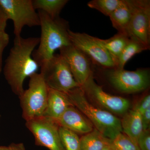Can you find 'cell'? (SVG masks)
<instances>
[{"instance_id": "16", "label": "cell", "mask_w": 150, "mask_h": 150, "mask_svg": "<svg viewBox=\"0 0 150 150\" xmlns=\"http://www.w3.org/2000/svg\"><path fill=\"white\" fill-rule=\"evenodd\" d=\"M132 13L131 0H122L121 4L110 15L109 17L112 26L117 30L118 33L128 36Z\"/></svg>"}, {"instance_id": "27", "label": "cell", "mask_w": 150, "mask_h": 150, "mask_svg": "<svg viewBox=\"0 0 150 150\" xmlns=\"http://www.w3.org/2000/svg\"><path fill=\"white\" fill-rule=\"evenodd\" d=\"M142 120L143 131L150 130V107L142 114Z\"/></svg>"}, {"instance_id": "6", "label": "cell", "mask_w": 150, "mask_h": 150, "mask_svg": "<svg viewBox=\"0 0 150 150\" xmlns=\"http://www.w3.org/2000/svg\"><path fill=\"white\" fill-rule=\"evenodd\" d=\"M0 5L8 19L13 22L15 38L21 36L24 26H40L39 15L33 7L32 0H0Z\"/></svg>"}, {"instance_id": "13", "label": "cell", "mask_w": 150, "mask_h": 150, "mask_svg": "<svg viewBox=\"0 0 150 150\" xmlns=\"http://www.w3.org/2000/svg\"><path fill=\"white\" fill-rule=\"evenodd\" d=\"M54 121L59 127L68 129L78 135H85L94 129L88 118L74 106H70L58 119Z\"/></svg>"}, {"instance_id": "1", "label": "cell", "mask_w": 150, "mask_h": 150, "mask_svg": "<svg viewBox=\"0 0 150 150\" xmlns=\"http://www.w3.org/2000/svg\"><path fill=\"white\" fill-rule=\"evenodd\" d=\"M39 41L38 37L15 38L13 46L6 59L4 76L12 91L18 97L24 91L25 80L37 73L39 68L32 57Z\"/></svg>"}, {"instance_id": "2", "label": "cell", "mask_w": 150, "mask_h": 150, "mask_svg": "<svg viewBox=\"0 0 150 150\" xmlns=\"http://www.w3.org/2000/svg\"><path fill=\"white\" fill-rule=\"evenodd\" d=\"M41 34L37 49L32 57L40 70L46 67L57 49L71 44L69 37V22L59 17L52 18L41 11H38Z\"/></svg>"}, {"instance_id": "28", "label": "cell", "mask_w": 150, "mask_h": 150, "mask_svg": "<svg viewBox=\"0 0 150 150\" xmlns=\"http://www.w3.org/2000/svg\"><path fill=\"white\" fill-rule=\"evenodd\" d=\"M8 20L4 11L0 5V33L5 31L7 22Z\"/></svg>"}, {"instance_id": "25", "label": "cell", "mask_w": 150, "mask_h": 150, "mask_svg": "<svg viewBox=\"0 0 150 150\" xmlns=\"http://www.w3.org/2000/svg\"><path fill=\"white\" fill-rule=\"evenodd\" d=\"M9 42V36L6 31L0 33V73L2 67V56L5 48L8 45Z\"/></svg>"}, {"instance_id": "17", "label": "cell", "mask_w": 150, "mask_h": 150, "mask_svg": "<svg viewBox=\"0 0 150 150\" xmlns=\"http://www.w3.org/2000/svg\"><path fill=\"white\" fill-rule=\"evenodd\" d=\"M99 41L112 57L115 63V68L117 60L130 38L122 33H117L114 36L107 39L99 38Z\"/></svg>"}, {"instance_id": "5", "label": "cell", "mask_w": 150, "mask_h": 150, "mask_svg": "<svg viewBox=\"0 0 150 150\" xmlns=\"http://www.w3.org/2000/svg\"><path fill=\"white\" fill-rule=\"evenodd\" d=\"M106 69V77L115 89L124 93H137L144 91L150 85L149 71L148 69L127 71L113 68Z\"/></svg>"}, {"instance_id": "18", "label": "cell", "mask_w": 150, "mask_h": 150, "mask_svg": "<svg viewBox=\"0 0 150 150\" xmlns=\"http://www.w3.org/2000/svg\"><path fill=\"white\" fill-rule=\"evenodd\" d=\"M110 143V139L94 128L80 138L81 150H102Z\"/></svg>"}, {"instance_id": "4", "label": "cell", "mask_w": 150, "mask_h": 150, "mask_svg": "<svg viewBox=\"0 0 150 150\" xmlns=\"http://www.w3.org/2000/svg\"><path fill=\"white\" fill-rule=\"evenodd\" d=\"M28 88L19 97L25 121L43 116L47 105L48 88L41 73L29 77Z\"/></svg>"}, {"instance_id": "31", "label": "cell", "mask_w": 150, "mask_h": 150, "mask_svg": "<svg viewBox=\"0 0 150 150\" xmlns=\"http://www.w3.org/2000/svg\"><path fill=\"white\" fill-rule=\"evenodd\" d=\"M0 150H10V149L8 146H0Z\"/></svg>"}, {"instance_id": "12", "label": "cell", "mask_w": 150, "mask_h": 150, "mask_svg": "<svg viewBox=\"0 0 150 150\" xmlns=\"http://www.w3.org/2000/svg\"><path fill=\"white\" fill-rule=\"evenodd\" d=\"M59 51L69 65L75 81L82 87L93 75L91 61L72 44Z\"/></svg>"}, {"instance_id": "26", "label": "cell", "mask_w": 150, "mask_h": 150, "mask_svg": "<svg viewBox=\"0 0 150 150\" xmlns=\"http://www.w3.org/2000/svg\"><path fill=\"white\" fill-rule=\"evenodd\" d=\"M135 106L138 108L141 114L150 107V96L148 94L143 98Z\"/></svg>"}, {"instance_id": "8", "label": "cell", "mask_w": 150, "mask_h": 150, "mask_svg": "<svg viewBox=\"0 0 150 150\" xmlns=\"http://www.w3.org/2000/svg\"><path fill=\"white\" fill-rule=\"evenodd\" d=\"M69 35L72 45L84 54L93 63L105 69L115 68L113 59L99 38L86 33L74 32L70 29Z\"/></svg>"}, {"instance_id": "20", "label": "cell", "mask_w": 150, "mask_h": 150, "mask_svg": "<svg viewBox=\"0 0 150 150\" xmlns=\"http://www.w3.org/2000/svg\"><path fill=\"white\" fill-rule=\"evenodd\" d=\"M149 48L136 40L130 39L117 60L116 68L123 69L125 65L136 54Z\"/></svg>"}, {"instance_id": "23", "label": "cell", "mask_w": 150, "mask_h": 150, "mask_svg": "<svg viewBox=\"0 0 150 150\" xmlns=\"http://www.w3.org/2000/svg\"><path fill=\"white\" fill-rule=\"evenodd\" d=\"M110 140L115 150H140L138 145L122 132L117 134Z\"/></svg>"}, {"instance_id": "14", "label": "cell", "mask_w": 150, "mask_h": 150, "mask_svg": "<svg viewBox=\"0 0 150 150\" xmlns=\"http://www.w3.org/2000/svg\"><path fill=\"white\" fill-rule=\"evenodd\" d=\"M71 106L74 105L67 93L48 88L47 105L43 116L56 120Z\"/></svg>"}, {"instance_id": "9", "label": "cell", "mask_w": 150, "mask_h": 150, "mask_svg": "<svg viewBox=\"0 0 150 150\" xmlns=\"http://www.w3.org/2000/svg\"><path fill=\"white\" fill-rule=\"evenodd\" d=\"M37 146L49 150H64L60 137L59 126L53 119L42 116L26 121Z\"/></svg>"}, {"instance_id": "24", "label": "cell", "mask_w": 150, "mask_h": 150, "mask_svg": "<svg viewBox=\"0 0 150 150\" xmlns=\"http://www.w3.org/2000/svg\"><path fill=\"white\" fill-rule=\"evenodd\" d=\"M137 144L140 150H150V130L143 131L139 137Z\"/></svg>"}, {"instance_id": "11", "label": "cell", "mask_w": 150, "mask_h": 150, "mask_svg": "<svg viewBox=\"0 0 150 150\" xmlns=\"http://www.w3.org/2000/svg\"><path fill=\"white\" fill-rule=\"evenodd\" d=\"M131 3L132 16L128 37L150 48V1L131 0Z\"/></svg>"}, {"instance_id": "3", "label": "cell", "mask_w": 150, "mask_h": 150, "mask_svg": "<svg viewBox=\"0 0 150 150\" xmlns=\"http://www.w3.org/2000/svg\"><path fill=\"white\" fill-rule=\"evenodd\" d=\"M67 93L74 106L105 137L112 140L117 134L123 132L121 119L111 112L92 104L81 88L74 89Z\"/></svg>"}, {"instance_id": "7", "label": "cell", "mask_w": 150, "mask_h": 150, "mask_svg": "<svg viewBox=\"0 0 150 150\" xmlns=\"http://www.w3.org/2000/svg\"><path fill=\"white\" fill-rule=\"evenodd\" d=\"M40 73L49 88L67 93L80 88L66 60L60 54H54L46 67L40 70Z\"/></svg>"}, {"instance_id": "10", "label": "cell", "mask_w": 150, "mask_h": 150, "mask_svg": "<svg viewBox=\"0 0 150 150\" xmlns=\"http://www.w3.org/2000/svg\"><path fill=\"white\" fill-rule=\"evenodd\" d=\"M88 99L100 107L113 114L123 115L129 110L130 102L122 97L112 95L103 90L102 87L95 81L93 75L82 87Z\"/></svg>"}, {"instance_id": "15", "label": "cell", "mask_w": 150, "mask_h": 150, "mask_svg": "<svg viewBox=\"0 0 150 150\" xmlns=\"http://www.w3.org/2000/svg\"><path fill=\"white\" fill-rule=\"evenodd\" d=\"M121 123L124 134L138 145V139L143 129L142 114L136 106L123 114Z\"/></svg>"}, {"instance_id": "29", "label": "cell", "mask_w": 150, "mask_h": 150, "mask_svg": "<svg viewBox=\"0 0 150 150\" xmlns=\"http://www.w3.org/2000/svg\"><path fill=\"white\" fill-rule=\"evenodd\" d=\"M8 147L10 150H25L24 144L22 143H12Z\"/></svg>"}, {"instance_id": "21", "label": "cell", "mask_w": 150, "mask_h": 150, "mask_svg": "<svg viewBox=\"0 0 150 150\" xmlns=\"http://www.w3.org/2000/svg\"><path fill=\"white\" fill-rule=\"evenodd\" d=\"M122 0H92L87 5L91 8L99 11L105 16H110L122 3Z\"/></svg>"}, {"instance_id": "19", "label": "cell", "mask_w": 150, "mask_h": 150, "mask_svg": "<svg viewBox=\"0 0 150 150\" xmlns=\"http://www.w3.org/2000/svg\"><path fill=\"white\" fill-rule=\"evenodd\" d=\"M68 2V0H32L35 10L42 11L52 18L59 17L60 13Z\"/></svg>"}, {"instance_id": "32", "label": "cell", "mask_w": 150, "mask_h": 150, "mask_svg": "<svg viewBox=\"0 0 150 150\" xmlns=\"http://www.w3.org/2000/svg\"><path fill=\"white\" fill-rule=\"evenodd\" d=\"M1 115H0V118H1Z\"/></svg>"}, {"instance_id": "30", "label": "cell", "mask_w": 150, "mask_h": 150, "mask_svg": "<svg viewBox=\"0 0 150 150\" xmlns=\"http://www.w3.org/2000/svg\"><path fill=\"white\" fill-rule=\"evenodd\" d=\"M110 142H111V140H110ZM102 150H115V149L111 145V142H110V144L107 145Z\"/></svg>"}, {"instance_id": "22", "label": "cell", "mask_w": 150, "mask_h": 150, "mask_svg": "<svg viewBox=\"0 0 150 150\" xmlns=\"http://www.w3.org/2000/svg\"><path fill=\"white\" fill-rule=\"evenodd\" d=\"M59 133L64 150H81L80 138L78 134L61 127Z\"/></svg>"}]
</instances>
